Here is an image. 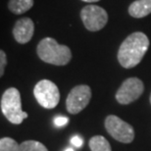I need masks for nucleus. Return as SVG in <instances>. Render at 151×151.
<instances>
[{"label":"nucleus","instance_id":"9b49d317","mask_svg":"<svg viewBox=\"0 0 151 151\" xmlns=\"http://www.w3.org/2000/svg\"><path fill=\"white\" fill-rule=\"evenodd\" d=\"M34 6V0H10L8 8L12 13L21 15L29 11Z\"/></svg>","mask_w":151,"mask_h":151},{"label":"nucleus","instance_id":"9d476101","mask_svg":"<svg viewBox=\"0 0 151 151\" xmlns=\"http://www.w3.org/2000/svg\"><path fill=\"white\" fill-rule=\"evenodd\" d=\"M129 13L134 18H143L151 13V0H135L129 5Z\"/></svg>","mask_w":151,"mask_h":151},{"label":"nucleus","instance_id":"aec40b11","mask_svg":"<svg viewBox=\"0 0 151 151\" xmlns=\"http://www.w3.org/2000/svg\"><path fill=\"white\" fill-rule=\"evenodd\" d=\"M150 104H151V94H150Z\"/></svg>","mask_w":151,"mask_h":151},{"label":"nucleus","instance_id":"ddd939ff","mask_svg":"<svg viewBox=\"0 0 151 151\" xmlns=\"http://www.w3.org/2000/svg\"><path fill=\"white\" fill-rule=\"evenodd\" d=\"M19 151H48V149L39 141L26 140L20 144Z\"/></svg>","mask_w":151,"mask_h":151},{"label":"nucleus","instance_id":"f8f14e48","mask_svg":"<svg viewBox=\"0 0 151 151\" xmlns=\"http://www.w3.org/2000/svg\"><path fill=\"white\" fill-rule=\"evenodd\" d=\"M89 148L91 151H112L110 143L102 135H94L89 139Z\"/></svg>","mask_w":151,"mask_h":151},{"label":"nucleus","instance_id":"2eb2a0df","mask_svg":"<svg viewBox=\"0 0 151 151\" xmlns=\"http://www.w3.org/2000/svg\"><path fill=\"white\" fill-rule=\"evenodd\" d=\"M7 64V57H6V53L3 50L0 51V76L4 75L5 66Z\"/></svg>","mask_w":151,"mask_h":151},{"label":"nucleus","instance_id":"f03ea898","mask_svg":"<svg viewBox=\"0 0 151 151\" xmlns=\"http://www.w3.org/2000/svg\"><path fill=\"white\" fill-rule=\"evenodd\" d=\"M37 52L42 61L51 65L65 66L72 59V52L66 45L59 44L52 37H45L37 45Z\"/></svg>","mask_w":151,"mask_h":151},{"label":"nucleus","instance_id":"a211bd4d","mask_svg":"<svg viewBox=\"0 0 151 151\" xmlns=\"http://www.w3.org/2000/svg\"><path fill=\"white\" fill-rule=\"evenodd\" d=\"M83 2H88V3H92V2H97L99 0H81Z\"/></svg>","mask_w":151,"mask_h":151},{"label":"nucleus","instance_id":"7ed1b4c3","mask_svg":"<svg viewBox=\"0 0 151 151\" xmlns=\"http://www.w3.org/2000/svg\"><path fill=\"white\" fill-rule=\"evenodd\" d=\"M1 111L9 122L14 125H20L28 118V113L22 110L20 91L15 87L6 89L1 97Z\"/></svg>","mask_w":151,"mask_h":151},{"label":"nucleus","instance_id":"39448f33","mask_svg":"<svg viewBox=\"0 0 151 151\" xmlns=\"http://www.w3.org/2000/svg\"><path fill=\"white\" fill-rule=\"evenodd\" d=\"M105 129L111 137L122 143H131L134 138V128L115 115H109L105 119Z\"/></svg>","mask_w":151,"mask_h":151},{"label":"nucleus","instance_id":"1a4fd4ad","mask_svg":"<svg viewBox=\"0 0 151 151\" xmlns=\"http://www.w3.org/2000/svg\"><path fill=\"white\" fill-rule=\"evenodd\" d=\"M35 32V24L29 18H23L17 21L13 29V35L17 42L25 44L31 40Z\"/></svg>","mask_w":151,"mask_h":151},{"label":"nucleus","instance_id":"4468645a","mask_svg":"<svg viewBox=\"0 0 151 151\" xmlns=\"http://www.w3.org/2000/svg\"><path fill=\"white\" fill-rule=\"evenodd\" d=\"M20 145L11 137H2L0 139V151H19Z\"/></svg>","mask_w":151,"mask_h":151},{"label":"nucleus","instance_id":"f257e3e1","mask_svg":"<svg viewBox=\"0 0 151 151\" xmlns=\"http://www.w3.org/2000/svg\"><path fill=\"white\" fill-rule=\"evenodd\" d=\"M149 47V39L143 32H135L129 35L118 51V61L126 69L135 67L140 63Z\"/></svg>","mask_w":151,"mask_h":151},{"label":"nucleus","instance_id":"20e7f679","mask_svg":"<svg viewBox=\"0 0 151 151\" xmlns=\"http://www.w3.org/2000/svg\"><path fill=\"white\" fill-rule=\"evenodd\" d=\"M34 94L38 104L45 109L55 108L60 100L58 87L49 80L39 81L34 88Z\"/></svg>","mask_w":151,"mask_h":151},{"label":"nucleus","instance_id":"6e6552de","mask_svg":"<svg viewBox=\"0 0 151 151\" xmlns=\"http://www.w3.org/2000/svg\"><path fill=\"white\" fill-rule=\"evenodd\" d=\"M144 91L142 81L137 78H129L122 83L116 92V100L120 104H129L137 100Z\"/></svg>","mask_w":151,"mask_h":151},{"label":"nucleus","instance_id":"f3484780","mask_svg":"<svg viewBox=\"0 0 151 151\" xmlns=\"http://www.w3.org/2000/svg\"><path fill=\"white\" fill-rule=\"evenodd\" d=\"M71 143L76 147H81L83 144V139L78 135H75L71 138Z\"/></svg>","mask_w":151,"mask_h":151},{"label":"nucleus","instance_id":"dca6fc26","mask_svg":"<svg viewBox=\"0 0 151 151\" xmlns=\"http://www.w3.org/2000/svg\"><path fill=\"white\" fill-rule=\"evenodd\" d=\"M69 123V118L66 117H56L54 119V125L57 127H63Z\"/></svg>","mask_w":151,"mask_h":151},{"label":"nucleus","instance_id":"6ab92c4d","mask_svg":"<svg viewBox=\"0 0 151 151\" xmlns=\"http://www.w3.org/2000/svg\"><path fill=\"white\" fill-rule=\"evenodd\" d=\"M65 151H74V150L72 149V148H68V149H66Z\"/></svg>","mask_w":151,"mask_h":151},{"label":"nucleus","instance_id":"0eeeda50","mask_svg":"<svg viewBox=\"0 0 151 151\" xmlns=\"http://www.w3.org/2000/svg\"><path fill=\"white\" fill-rule=\"evenodd\" d=\"M91 98V89L86 84L75 86L69 92L66 99V108L70 114H78L83 111Z\"/></svg>","mask_w":151,"mask_h":151},{"label":"nucleus","instance_id":"423d86ee","mask_svg":"<svg viewBox=\"0 0 151 151\" xmlns=\"http://www.w3.org/2000/svg\"><path fill=\"white\" fill-rule=\"evenodd\" d=\"M81 18L86 29L97 32L103 29L108 22V14L100 6L87 5L81 11Z\"/></svg>","mask_w":151,"mask_h":151}]
</instances>
